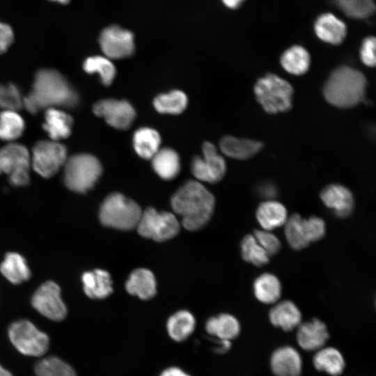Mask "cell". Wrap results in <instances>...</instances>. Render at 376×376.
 I'll return each instance as SVG.
<instances>
[{
    "instance_id": "ffe728a7",
    "label": "cell",
    "mask_w": 376,
    "mask_h": 376,
    "mask_svg": "<svg viewBox=\"0 0 376 376\" xmlns=\"http://www.w3.org/2000/svg\"><path fill=\"white\" fill-rule=\"evenodd\" d=\"M272 325L290 331L301 323V313L298 307L291 301L285 300L274 306L269 313Z\"/></svg>"
},
{
    "instance_id": "ab89813d",
    "label": "cell",
    "mask_w": 376,
    "mask_h": 376,
    "mask_svg": "<svg viewBox=\"0 0 376 376\" xmlns=\"http://www.w3.org/2000/svg\"><path fill=\"white\" fill-rule=\"evenodd\" d=\"M0 107L4 110L17 111L23 107V98L18 88L13 84L0 85Z\"/></svg>"
},
{
    "instance_id": "484cf974",
    "label": "cell",
    "mask_w": 376,
    "mask_h": 376,
    "mask_svg": "<svg viewBox=\"0 0 376 376\" xmlns=\"http://www.w3.org/2000/svg\"><path fill=\"white\" fill-rule=\"evenodd\" d=\"M313 363L316 370L331 376L340 375L345 366L343 354L333 347H323L317 350L313 359Z\"/></svg>"
},
{
    "instance_id": "7c38bea8",
    "label": "cell",
    "mask_w": 376,
    "mask_h": 376,
    "mask_svg": "<svg viewBox=\"0 0 376 376\" xmlns=\"http://www.w3.org/2000/svg\"><path fill=\"white\" fill-rule=\"evenodd\" d=\"M226 165L216 147L210 142L203 146V157H195L191 162V172L198 181L215 183L225 175Z\"/></svg>"
},
{
    "instance_id": "ac0fdd59",
    "label": "cell",
    "mask_w": 376,
    "mask_h": 376,
    "mask_svg": "<svg viewBox=\"0 0 376 376\" xmlns=\"http://www.w3.org/2000/svg\"><path fill=\"white\" fill-rule=\"evenodd\" d=\"M329 335L326 324L321 320H312L301 323L297 327V341L306 351H317L323 347Z\"/></svg>"
},
{
    "instance_id": "bcb514c9",
    "label": "cell",
    "mask_w": 376,
    "mask_h": 376,
    "mask_svg": "<svg viewBox=\"0 0 376 376\" xmlns=\"http://www.w3.org/2000/svg\"><path fill=\"white\" fill-rule=\"evenodd\" d=\"M220 345L217 347V352L223 353L227 352L231 347V342L226 340H219Z\"/></svg>"
},
{
    "instance_id": "30bf717a",
    "label": "cell",
    "mask_w": 376,
    "mask_h": 376,
    "mask_svg": "<svg viewBox=\"0 0 376 376\" xmlns=\"http://www.w3.org/2000/svg\"><path fill=\"white\" fill-rule=\"evenodd\" d=\"M136 228L142 237L162 242L175 236L180 230V224L173 214L158 212L155 208L148 207L142 212Z\"/></svg>"
},
{
    "instance_id": "d590c367",
    "label": "cell",
    "mask_w": 376,
    "mask_h": 376,
    "mask_svg": "<svg viewBox=\"0 0 376 376\" xmlns=\"http://www.w3.org/2000/svg\"><path fill=\"white\" fill-rule=\"evenodd\" d=\"M83 69L88 74L97 73L101 82L105 86H109L116 75V68L111 59L103 56L87 58L83 63Z\"/></svg>"
},
{
    "instance_id": "ee69618b",
    "label": "cell",
    "mask_w": 376,
    "mask_h": 376,
    "mask_svg": "<svg viewBox=\"0 0 376 376\" xmlns=\"http://www.w3.org/2000/svg\"><path fill=\"white\" fill-rule=\"evenodd\" d=\"M159 376H191L178 367H169L165 369Z\"/></svg>"
},
{
    "instance_id": "d6a6232c",
    "label": "cell",
    "mask_w": 376,
    "mask_h": 376,
    "mask_svg": "<svg viewBox=\"0 0 376 376\" xmlns=\"http://www.w3.org/2000/svg\"><path fill=\"white\" fill-rule=\"evenodd\" d=\"M195 325L194 315L190 312L182 310L169 318L166 329L173 340L180 342L187 339L193 333Z\"/></svg>"
},
{
    "instance_id": "5b68a950",
    "label": "cell",
    "mask_w": 376,
    "mask_h": 376,
    "mask_svg": "<svg viewBox=\"0 0 376 376\" xmlns=\"http://www.w3.org/2000/svg\"><path fill=\"white\" fill-rule=\"evenodd\" d=\"M258 102L269 113L285 112L292 107L293 88L286 80L276 75L267 74L254 86Z\"/></svg>"
},
{
    "instance_id": "44dd1931",
    "label": "cell",
    "mask_w": 376,
    "mask_h": 376,
    "mask_svg": "<svg viewBox=\"0 0 376 376\" xmlns=\"http://www.w3.org/2000/svg\"><path fill=\"white\" fill-rule=\"evenodd\" d=\"M73 120L62 110L48 108L45 113L42 127L52 141L68 138L72 132Z\"/></svg>"
},
{
    "instance_id": "7402d4cb",
    "label": "cell",
    "mask_w": 376,
    "mask_h": 376,
    "mask_svg": "<svg viewBox=\"0 0 376 376\" xmlns=\"http://www.w3.org/2000/svg\"><path fill=\"white\" fill-rule=\"evenodd\" d=\"M81 281L85 294L91 299H104L113 292L110 274L105 270L85 272Z\"/></svg>"
},
{
    "instance_id": "4fadbf2b",
    "label": "cell",
    "mask_w": 376,
    "mask_h": 376,
    "mask_svg": "<svg viewBox=\"0 0 376 376\" xmlns=\"http://www.w3.org/2000/svg\"><path fill=\"white\" fill-rule=\"evenodd\" d=\"M99 43L104 56L109 59L127 58L134 52V35L117 25L104 28L100 33Z\"/></svg>"
},
{
    "instance_id": "603a6c76",
    "label": "cell",
    "mask_w": 376,
    "mask_h": 376,
    "mask_svg": "<svg viewBox=\"0 0 376 376\" xmlns=\"http://www.w3.org/2000/svg\"><path fill=\"white\" fill-rule=\"evenodd\" d=\"M219 146L221 152L229 157L247 159L253 157L261 150L263 143L251 139L226 136L221 139Z\"/></svg>"
},
{
    "instance_id": "cb8c5ba5",
    "label": "cell",
    "mask_w": 376,
    "mask_h": 376,
    "mask_svg": "<svg viewBox=\"0 0 376 376\" xmlns=\"http://www.w3.org/2000/svg\"><path fill=\"white\" fill-rule=\"evenodd\" d=\"M256 215L263 230L269 231L284 225L288 219L285 207L274 200L261 203L256 210Z\"/></svg>"
},
{
    "instance_id": "3957f363",
    "label": "cell",
    "mask_w": 376,
    "mask_h": 376,
    "mask_svg": "<svg viewBox=\"0 0 376 376\" xmlns=\"http://www.w3.org/2000/svg\"><path fill=\"white\" fill-rule=\"evenodd\" d=\"M366 79L363 73L349 66L335 69L327 79L323 88L325 100L340 107H352L364 97Z\"/></svg>"
},
{
    "instance_id": "f546056e",
    "label": "cell",
    "mask_w": 376,
    "mask_h": 376,
    "mask_svg": "<svg viewBox=\"0 0 376 376\" xmlns=\"http://www.w3.org/2000/svg\"><path fill=\"white\" fill-rule=\"evenodd\" d=\"M132 141L137 155L150 159L160 148L161 138L155 130L145 127L135 131Z\"/></svg>"
},
{
    "instance_id": "4316f807",
    "label": "cell",
    "mask_w": 376,
    "mask_h": 376,
    "mask_svg": "<svg viewBox=\"0 0 376 376\" xmlns=\"http://www.w3.org/2000/svg\"><path fill=\"white\" fill-rule=\"evenodd\" d=\"M150 159L154 171L164 180H172L175 178L180 172V157L178 154L171 148H159Z\"/></svg>"
},
{
    "instance_id": "1f68e13d",
    "label": "cell",
    "mask_w": 376,
    "mask_h": 376,
    "mask_svg": "<svg viewBox=\"0 0 376 376\" xmlns=\"http://www.w3.org/2000/svg\"><path fill=\"white\" fill-rule=\"evenodd\" d=\"M311 58L307 50L301 46L294 45L286 49L281 56V65L288 72L295 75L306 73Z\"/></svg>"
},
{
    "instance_id": "f6af8a7d",
    "label": "cell",
    "mask_w": 376,
    "mask_h": 376,
    "mask_svg": "<svg viewBox=\"0 0 376 376\" xmlns=\"http://www.w3.org/2000/svg\"><path fill=\"white\" fill-rule=\"evenodd\" d=\"M224 4L231 9L237 8L244 0H221Z\"/></svg>"
},
{
    "instance_id": "60d3db41",
    "label": "cell",
    "mask_w": 376,
    "mask_h": 376,
    "mask_svg": "<svg viewBox=\"0 0 376 376\" xmlns=\"http://www.w3.org/2000/svg\"><path fill=\"white\" fill-rule=\"evenodd\" d=\"M253 235L269 257L280 251L281 248L280 240L269 230H255Z\"/></svg>"
},
{
    "instance_id": "277c9868",
    "label": "cell",
    "mask_w": 376,
    "mask_h": 376,
    "mask_svg": "<svg viewBox=\"0 0 376 376\" xmlns=\"http://www.w3.org/2000/svg\"><path fill=\"white\" fill-rule=\"evenodd\" d=\"M63 181L72 191L86 193L98 181L102 173L101 163L90 154H77L67 159Z\"/></svg>"
},
{
    "instance_id": "8fae6325",
    "label": "cell",
    "mask_w": 376,
    "mask_h": 376,
    "mask_svg": "<svg viewBox=\"0 0 376 376\" xmlns=\"http://www.w3.org/2000/svg\"><path fill=\"white\" fill-rule=\"evenodd\" d=\"M67 159L65 146L56 141H40L32 149L31 164L38 174L49 178L64 166Z\"/></svg>"
},
{
    "instance_id": "d6986e66",
    "label": "cell",
    "mask_w": 376,
    "mask_h": 376,
    "mask_svg": "<svg viewBox=\"0 0 376 376\" xmlns=\"http://www.w3.org/2000/svg\"><path fill=\"white\" fill-rule=\"evenodd\" d=\"M316 36L322 41L331 44L341 43L347 34L345 24L332 13H324L315 22Z\"/></svg>"
},
{
    "instance_id": "7dc6e473",
    "label": "cell",
    "mask_w": 376,
    "mask_h": 376,
    "mask_svg": "<svg viewBox=\"0 0 376 376\" xmlns=\"http://www.w3.org/2000/svg\"><path fill=\"white\" fill-rule=\"evenodd\" d=\"M0 376H13L12 374L0 366Z\"/></svg>"
},
{
    "instance_id": "d4e9b609",
    "label": "cell",
    "mask_w": 376,
    "mask_h": 376,
    "mask_svg": "<svg viewBox=\"0 0 376 376\" xmlns=\"http://www.w3.org/2000/svg\"><path fill=\"white\" fill-rule=\"evenodd\" d=\"M125 288L128 293L144 300L151 299L156 294L154 274L147 269L134 270L127 281Z\"/></svg>"
},
{
    "instance_id": "7bdbcfd3",
    "label": "cell",
    "mask_w": 376,
    "mask_h": 376,
    "mask_svg": "<svg viewBox=\"0 0 376 376\" xmlns=\"http://www.w3.org/2000/svg\"><path fill=\"white\" fill-rule=\"evenodd\" d=\"M14 40V33L12 27L4 22H0V54L6 52Z\"/></svg>"
},
{
    "instance_id": "8d00e7d4",
    "label": "cell",
    "mask_w": 376,
    "mask_h": 376,
    "mask_svg": "<svg viewBox=\"0 0 376 376\" xmlns=\"http://www.w3.org/2000/svg\"><path fill=\"white\" fill-rule=\"evenodd\" d=\"M36 376H77L70 365L56 357L45 358L35 366Z\"/></svg>"
},
{
    "instance_id": "7a4b0ae2",
    "label": "cell",
    "mask_w": 376,
    "mask_h": 376,
    "mask_svg": "<svg viewBox=\"0 0 376 376\" xmlns=\"http://www.w3.org/2000/svg\"><path fill=\"white\" fill-rule=\"evenodd\" d=\"M173 211L182 217V225L196 230L210 220L214 208L213 195L199 182L189 180L181 186L171 198Z\"/></svg>"
},
{
    "instance_id": "5bb4252c",
    "label": "cell",
    "mask_w": 376,
    "mask_h": 376,
    "mask_svg": "<svg viewBox=\"0 0 376 376\" xmlns=\"http://www.w3.org/2000/svg\"><path fill=\"white\" fill-rule=\"evenodd\" d=\"M31 304L41 315L52 320L61 321L67 315L60 287L54 281H49L41 285L33 294Z\"/></svg>"
},
{
    "instance_id": "9a60e30c",
    "label": "cell",
    "mask_w": 376,
    "mask_h": 376,
    "mask_svg": "<svg viewBox=\"0 0 376 376\" xmlns=\"http://www.w3.org/2000/svg\"><path fill=\"white\" fill-rule=\"evenodd\" d=\"M93 111L109 125L118 130L128 129L136 116L134 108L127 100H102L93 105Z\"/></svg>"
},
{
    "instance_id": "74e56055",
    "label": "cell",
    "mask_w": 376,
    "mask_h": 376,
    "mask_svg": "<svg viewBox=\"0 0 376 376\" xmlns=\"http://www.w3.org/2000/svg\"><path fill=\"white\" fill-rule=\"evenodd\" d=\"M241 253L243 259L258 267L269 263V257L260 246L253 235H246L241 242Z\"/></svg>"
},
{
    "instance_id": "83f0119b",
    "label": "cell",
    "mask_w": 376,
    "mask_h": 376,
    "mask_svg": "<svg viewBox=\"0 0 376 376\" xmlns=\"http://www.w3.org/2000/svg\"><path fill=\"white\" fill-rule=\"evenodd\" d=\"M205 329L209 334L217 337L219 340L231 341L239 335L240 324L235 316L223 313L208 319Z\"/></svg>"
},
{
    "instance_id": "e0dca14e",
    "label": "cell",
    "mask_w": 376,
    "mask_h": 376,
    "mask_svg": "<svg viewBox=\"0 0 376 376\" xmlns=\"http://www.w3.org/2000/svg\"><path fill=\"white\" fill-rule=\"evenodd\" d=\"M320 198L338 217H347L353 211V195L350 189L343 185L331 184L325 187L320 192Z\"/></svg>"
},
{
    "instance_id": "ba28073f",
    "label": "cell",
    "mask_w": 376,
    "mask_h": 376,
    "mask_svg": "<svg viewBox=\"0 0 376 376\" xmlns=\"http://www.w3.org/2000/svg\"><path fill=\"white\" fill-rule=\"evenodd\" d=\"M30 165L31 155L24 146L10 143L0 148V174H7L12 185L29 184Z\"/></svg>"
},
{
    "instance_id": "e575fe53",
    "label": "cell",
    "mask_w": 376,
    "mask_h": 376,
    "mask_svg": "<svg viewBox=\"0 0 376 376\" xmlns=\"http://www.w3.org/2000/svg\"><path fill=\"white\" fill-rule=\"evenodd\" d=\"M24 128V119L17 111L3 110L0 113V139L15 140L21 136Z\"/></svg>"
},
{
    "instance_id": "b9f144b4",
    "label": "cell",
    "mask_w": 376,
    "mask_h": 376,
    "mask_svg": "<svg viewBox=\"0 0 376 376\" xmlns=\"http://www.w3.org/2000/svg\"><path fill=\"white\" fill-rule=\"evenodd\" d=\"M375 38L368 36L363 41L360 49V58L368 67L375 65Z\"/></svg>"
},
{
    "instance_id": "4dcf8cb0",
    "label": "cell",
    "mask_w": 376,
    "mask_h": 376,
    "mask_svg": "<svg viewBox=\"0 0 376 376\" xmlns=\"http://www.w3.org/2000/svg\"><path fill=\"white\" fill-rule=\"evenodd\" d=\"M253 292L260 302L273 304L276 302L281 295V284L275 275L264 273L256 279Z\"/></svg>"
},
{
    "instance_id": "836d02e7",
    "label": "cell",
    "mask_w": 376,
    "mask_h": 376,
    "mask_svg": "<svg viewBox=\"0 0 376 376\" xmlns=\"http://www.w3.org/2000/svg\"><path fill=\"white\" fill-rule=\"evenodd\" d=\"M187 97L181 91L174 90L157 95L153 101L155 109L161 113L179 114L187 107Z\"/></svg>"
},
{
    "instance_id": "f1b7e54d",
    "label": "cell",
    "mask_w": 376,
    "mask_h": 376,
    "mask_svg": "<svg viewBox=\"0 0 376 376\" xmlns=\"http://www.w3.org/2000/svg\"><path fill=\"white\" fill-rule=\"evenodd\" d=\"M0 272L10 283L19 284L29 279L31 271L26 259L17 253H8L0 265Z\"/></svg>"
},
{
    "instance_id": "f35d334b",
    "label": "cell",
    "mask_w": 376,
    "mask_h": 376,
    "mask_svg": "<svg viewBox=\"0 0 376 376\" xmlns=\"http://www.w3.org/2000/svg\"><path fill=\"white\" fill-rule=\"evenodd\" d=\"M336 6L347 16L355 19H363L370 16L375 11L373 0H334Z\"/></svg>"
},
{
    "instance_id": "8992f818",
    "label": "cell",
    "mask_w": 376,
    "mask_h": 376,
    "mask_svg": "<svg viewBox=\"0 0 376 376\" xmlns=\"http://www.w3.org/2000/svg\"><path fill=\"white\" fill-rule=\"evenodd\" d=\"M141 214V207L136 202L120 193H113L103 201L99 217L104 226L131 230L137 226Z\"/></svg>"
},
{
    "instance_id": "c3c4849f",
    "label": "cell",
    "mask_w": 376,
    "mask_h": 376,
    "mask_svg": "<svg viewBox=\"0 0 376 376\" xmlns=\"http://www.w3.org/2000/svg\"><path fill=\"white\" fill-rule=\"evenodd\" d=\"M49 1L56 2V3H61V4H67V3H70V0H49Z\"/></svg>"
},
{
    "instance_id": "52a82bcc",
    "label": "cell",
    "mask_w": 376,
    "mask_h": 376,
    "mask_svg": "<svg viewBox=\"0 0 376 376\" xmlns=\"http://www.w3.org/2000/svg\"><path fill=\"white\" fill-rule=\"evenodd\" d=\"M285 225L286 240L292 249L301 250L311 242L321 240L326 233L324 220L316 216L303 219L299 214H294Z\"/></svg>"
},
{
    "instance_id": "2e32d148",
    "label": "cell",
    "mask_w": 376,
    "mask_h": 376,
    "mask_svg": "<svg viewBox=\"0 0 376 376\" xmlns=\"http://www.w3.org/2000/svg\"><path fill=\"white\" fill-rule=\"evenodd\" d=\"M302 366L299 352L292 346L277 348L270 358V368L275 376H300Z\"/></svg>"
},
{
    "instance_id": "9c48e42d",
    "label": "cell",
    "mask_w": 376,
    "mask_h": 376,
    "mask_svg": "<svg viewBox=\"0 0 376 376\" xmlns=\"http://www.w3.org/2000/svg\"><path fill=\"white\" fill-rule=\"evenodd\" d=\"M8 335L13 345L24 355L40 357L48 350V336L28 320L13 322L9 327Z\"/></svg>"
},
{
    "instance_id": "6da1fadb",
    "label": "cell",
    "mask_w": 376,
    "mask_h": 376,
    "mask_svg": "<svg viewBox=\"0 0 376 376\" xmlns=\"http://www.w3.org/2000/svg\"><path fill=\"white\" fill-rule=\"evenodd\" d=\"M78 102L77 93L58 72L41 70L35 76L31 92L23 98V106L30 113H36L55 107L72 108Z\"/></svg>"
}]
</instances>
